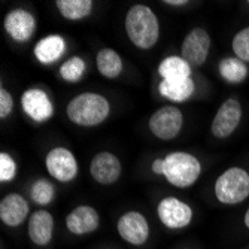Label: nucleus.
<instances>
[{"label": "nucleus", "instance_id": "obj_1", "mask_svg": "<svg viewBox=\"0 0 249 249\" xmlns=\"http://www.w3.org/2000/svg\"><path fill=\"white\" fill-rule=\"evenodd\" d=\"M125 33L139 50H151L160 37V22L154 11L146 5H134L125 15Z\"/></svg>", "mask_w": 249, "mask_h": 249}, {"label": "nucleus", "instance_id": "obj_2", "mask_svg": "<svg viewBox=\"0 0 249 249\" xmlns=\"http://www.w3.org/2000/svg\"><path fill=\"white\" fill-rule=\"evenodd\" d=\"M110 105L99 93H81L75 96L66 107V114L73 124L81 127H97L109 117Z\"/></svg>", "mask_w": 249, "mask_h": 249}, {"label": "nucleus", "instance_id": "obj_3", "mask_svg": "<svg viewBox=\"0 0 249 249\" xmlns=\"http://www.w3.org/2000/svg\"><path fill=\"white\" fill-rule=\"evenodd\" d=\"M164 178L176 188H188L201 175V163L190 152L175 151L164 157Z\"/></svg>", "mask_w": 249, "mask_h": 249}, {"label": "nucleus", "instance_id": "obj_4", "mask_svg": "<svg viewBox=\"0 0 249 249\" xmlns=\"http://www.w3.org/2000/svg\"><path fill=\"white\" fill-rule=\"evenodd\" d=\"M249 196V172L242 167H230L222 172L215 182V197L222 205H239Z\"/></svg>", "mask_w": 249, "mask_h": 249}, {"label": "nucleus", "instance_id": "obj_5", "mask_svg": "<svg viewBox=\"0 0 249 249\" xmlns=\"http://www.w3.org/2000/svg\"><path fill=\"white\" fill-rule=\"evenodd\" d=\"M184 115L179 107L167 105L157 109L148 121L149 131L160 141H172L180 133Z\"/></svg>", "mask_w": 249, "mask_h": 249}, {"label": "nucleus", "instance_id": "obj_6", "mask_svg": "<svg viewBox=\"0 0 249 249\" xmlns=\"http://www.w3.org/2000/svg\"><path fill=\"white\" fill-rule=\"evenodd\" d=\"M157 215L164 227L170 230H180L191 224L193 209L185 201L176 197H164L158 203Z\"/></svg>", "mask_w": 249, "mask_h": 249}, {"label": "nucleus", "instance_id": "obj_7", "mask_svg": "<svg viewBox=\"0 0 249 249\" xmlns=\"http://www.w3.org/2000/svg\"><path fill=\"white\" fill-rule=\"evenodd\" d=\"M45 166L51 178L58 182H72L78 176V161L72 151L64 146L53 148L45 157Z\"/></svg>", "mask_w": 249, "mask_h": 249}, {"label": "nucleus", "instance_id": "obj_8", "mask_svg": "<svg viewBox=\"0 0 249 249\" xmlns=\"http://www.w3.org/2000/svg\"><path fill=\"white\" fill-rule=\"evenodd\" d=\"M242 121V105L237 99H227L218 112L215 114L212 124H211V133L218 139H227L231 136L236 128L239 127Z\"/></svg>", "mask_w": 249, "mask_h": 249}, {"label": "nucleus", "instance_id": "obj_9", "mask_svg": "<svg viewBox=\"0 0 249 249\" xmlns=\"http://www.w3.org/2000/svg\"><path fill=\"white\" fill-rule=\"evenodd\" d=\"M211 36L205 29L196 27L193 29L184 39L180 47V57H182L190 66H201L205 64L211 50Z\"/></svg>", "mask_w": 249, "mask_h": 249}, {"label": "nucleus", "instance_id": "obj_10", "mask_svg": "<svg viewBox=\"0 0 249 249\" xmlns=\"http://www.w3.org/2000/svg\"><path fill=\"white\" fill-rule=\"evenodd\" d=\"M21 107L35 123H45L54 115V105L47 91L40 88H29L21 96Z\"/></svg>", "mask_w": 249, "mask_h": 249}, {"label": "nucleus", "instance_id": "obj_11", "mask_svg": "<svg viewBox=\"0 0 249 249\" xmlns=\"http://www.w3.org/2000/svg\"><path fill=\"white\" fill-rule=\"evenodd\" d=\"M117 230L127 243L134 246L143 245L149 237L148 219L138 211H130L121 215L117 222Z\"/></svg>", "mask_w": 249, "mask_h": 249}, {"label": "nucleus", "instance_id": "obj_12", "mask_svg": "<svg viewBox=\"0 0 249 249\" xmlns=\"http://www.w3.org/2000/svg\"><path fill=\"white\" fill-rule=\"evenodd\" d=\"M3 26L12 40L24 43L29 42L36 32V18L29 11L17 8L6 14Z\"/></svg>", "mask_w": 249, "mask_h": 249}, {"label": "nucleus", "instance_id": "obj_13", "mask_svg": "<svg viewBox=\"0 0 249 249\" xmlns=\"http://www.w3.org/2000/svg\"><path fill=\"white\" fill-rule=\"evenodd\" d=\"M123 172L121 161L117 155L107 151H102L93 157L89 163V173L96 182L102 185H112L120 179Z\"/></svg>", "mask_w": 249, "mask_h": 249}, {"label": "nucleus", "instance_id": "obj_14", "mask_svg": "<svg viewBox=\"0 0 249 249\" xmlns=\"http://www.w3.org/2000/svg\"><path fill=\"white\" fill-rule=\"evenodd\" d=\"M100 216L93 206L81 205L66 216V229L75 236L89 234L99 229Z\"/></svg>", "mask_w": 249, "mask_h": 249}, {"label": "nucleus", "instance_id": "obj_15", "mask_svg": "<svg viewBox=\"0 0 249 249\" xmlns=\"http://www.w3.org/2000/svg\"><path fill=\"white\" fill-rule=\"evenodd\" d=\"M30 206L21 194L11 193L0 201V219L8 227H19L29 216Z\"/></svg>", "mask_w": 249, "mask_h": 249}, {"label": "nucleus", "instance_id": "obj_16", "mask_svg": "<svg viewBox=\"0 0 249 249\" xmlns=\"http://www.w3.org/2000/svg\"><path fill=\"white\" fill-rule=\"evenodd\" d=\"M29 239L39 246L48 245L54 236V218L48 211H36L29 218L27 225Z\"/></svg>", "mask_w": 249, "mask_h": 249}, {"label": "nucleus", "instance_id": "obj_17", "mask_svg": "<svg viewBox=\"0 0 249 249\" xmlns=\"http://www.w3.org/2000/svg\"><path fill=\"white\" fill-rule=\"evenodd\" d=\"M66 40L58 35H50L42 37L33 48V54L40 64H53L58 61L66 53Z\"/></svg>", "mask_w": 249, "mask_h": 249}, {"label": "nucleus", "instance_id": "obj_18", "mask_svg": "<svg viewBox=\"0 0 249 249\" xmlns=\"http://www.w3.org/2000/svg\"><path fill=\"white\" fill-rule=\"evenodd\" d=\"M158 75L161 81H185L191 78V66L180 55H169L158 66Z\"/></svg>", "mask_w": 249, "mask_h": 249}, {"label": "nucleus", "instance_id": "obj_19", "mask_svg": "<svg viewBox=\"0 0 249 249\" xmlns=\"http://www.w3.org/2000/svg\"><path fill=\"white\" fill-rule=\"evenodd\" d=\"M196 89V84L193 81V78L185 79V81H161L160 85H158V91L160 94L175 103H184L187 102Z\"/></svg>", "mask_w": 249, "mask_h": 249}, {"label": "nucleus", "instance_id": "obj_20", "mask_svg": "<svg viewBox=\"0 0 249 249\" xmlns=\"http://www.w3.org/2000/svg\"><path fill=\"white\" fill-rule=\"evenodd\" d=\"M96 64L100 75L107 79H115L123 72V60L120 54L112 48L100 50L96 57Z\"/></svg>", "mask_w": 249, "mask_h": 249}, {"label": "nucleus", "instance_id": "obj_21", "mask_svg": "<svg viewBox=\"0 0 249 249\" xmlns=\"http://www.w3.org/2000/svg\"><path fill=\"white\" fill-rule=\"evenodd\" d=\"M218 71L222 79L230 84H242L249 75L248 64L237 57L222 58L218 64Z\"/></svg>", "mask_w": 249, "mask_h": 249}, {"label": "nucleus", "instance_id": "obj_22", "mask_svg": "<svg viewBox=\"0 0 249 249\" xmlns=\"http://www.w3.org/2000/svg\"><path fill=\"white\" fill-rule=\"evenodd\" d=\"M55 6L63 18L69 21H79L93 12L91 0H57Z\"/></svg>", "mask_w": 249, "mask_h": 249}, {"label": "nucleus", "instance_id": "obj_23", "mask_svg": "<svg viewBox=\"0 0 249 249\" xmlns=\"http://www.w3.org/2000/svg\"><path fill=\"white\" fill-rule=\"evenodd\" d=\"M85 69L87 64L84 61V58L73 55L71 58H67L61 66H60V76L66 81V82H79L84 75H85Z\"/></svg>", "mask_w": 249, "mask_h": 249}, {"label": "nucleus", "instance_id": "obj_24", "mask_svg": "<svg viewBox=\"0 0 249 249\" xmlns=\"http://www.w3.org/2000/svg\"><path fill=\"white\" fill-rule=\"evenodd\" d=\"M30 197L39 206H47L55 197V187L48 179H37L30 187Z\"/></svg>", "mask_w": 249, "mask_h": 249}, {"label": "nucleus", "instance_id": "obj_25", "mask_svg": "<svg viewBox=\"0 0 249 249\" xmlns=\"http://www.w3.org/2000/svg\"><path fill=\"white\" fill-rule=\"evenodd\" d=\"M231 48L237 58L249 63V26L234 35L231 40Z\"/></svg>", "mask_w": 249, "mask_h": 249}, {"label": "nucleus", "instance_id": "obj_26", "mask_svg": "<svg viewBox=\"0 0 249 249\" xmlns=\"http://www.w3.org/2000/svg\"><path fill=\"white\" fill-rule=\"evenodd\" d=\"M17 175V163L8 152L0 154V182H11Z\"/></svg>", "mask_w": 249, "mask_h": 249}, {"label": "nucleus", "instance_id": "obj_27", "mask_svg": "<svg viewBox=\"0 0 249 249\" xmlns=\"http://www.w3.org/2000/svg\"><path fill=\"white\" fill-rule=\"evenodd\" d=\"M14 109V97L6 88H0V118L5 120L11 115Z\"/></svg>", "mask_w": 249, "mask_h": 249}, {"label": "nucleus", "instance_id": "obj_28", "mask_svg": "<svg viewBox=\"0 0 249 249\" xmlns=\"http://www.w3.org/2000/svg\"><path fill=\"white\" fill-rule=\"evenodd\" d=\"M151 169L155 175H163L164 173V158H157V160H154Z\"/></svg>", "mask_w": 249, "mask_h": 249}, {"label": "nucleus", "instance_id": "obj_29", "mask_svg": "<svg viewBox=\"0 0 249 249\" xmlns=\"http://www.w3.org/2000/svg\"><path fill=\"white\" fill-rule=\"evenodd\" d=\"M164 3L166 5H170V6H184L188 2H187V0H166Z\"/></svg>", "mask_w": 249, "mask_h": 249}, {"label": "nucleus", "instance_id": "obj_30", "mask_svg": "<svg viewBox=\"0 0 249 249\" xmlns=\"http://www.w3.org/2000/svg\"><path fill=\"white\" fill-rule=\"evenodd\" d=\"M243 222H245V227L249 230V208L246 209V212H245V216H243Z\"/></svg>", "mask_w": 249, "mask_h": 249}, {"label": "nucleus", "instance_id": "obj_31", "mask_svg": "<svg viewBox=\"0 0 249 249\" xmlns=\"http://www.w3.org/2000/svg\"><path fill=\"white\" fill-rule=\"evenodd\" d=\"M248 3H249V2H248Z\"/></svg>", "mask_w": 249, "mask_h": 249}, {"label": "nucleus", "instance_id": "obj_32", "mask_svg": "<svg viewBox=\"0 0 249 249\" xmlns=\"http://www.w3.org/2000/svg\"><path fill=\"white\" fill-rule=\"evenodd\" d=\"M187 249H188V248H187Z\"/></svg>", "mask_w": 249, "mask_h": 249}]
</instances>
